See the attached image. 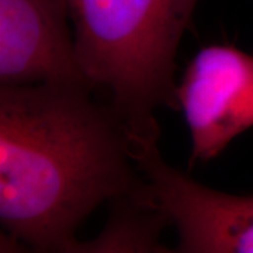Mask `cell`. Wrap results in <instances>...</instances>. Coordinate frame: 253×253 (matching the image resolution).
Instances as JSON below:
<instances>
[{
  "label": "cell",
  "instance_id": "cell-1",
  "mask_svg": "<svg viewBox=\"0 0 253 253\" xmlns=\"http://www.w3.org/2000/svg\"><path fill=\"white\" fill-rule=\"evenodd\" d=\"M145 186L126 126L89 84L0 86V224L13 246L76 253L93 211Z\"/></svg>",
  "mask_w": 253,
  "mask_h": 253
},
{
  "label": "cell",
  "instance_id": "cell-2",
  "mask_svg": "<svg viewBox=\"0 0 253 253\" xmlns=\"http://www.w3.org/2000/svg\"><path fill=\"white\" fill-rule=\"evenodd\" d=\"M87 83L129 134H159L161 107L179 109L180 40L199 0H66Z\"/></svg>",
  "mask_w": 253,
  "mask_h": 253
},
{
  "label": "cell",
  "instance_id": "cell-3",
  "mask_svg": "<svg viewBox=\"0 0 253 253\" xmlns=\"http://www.w3.org/2000/svg\"><path fill=\"white\" fill-rule=\"evenodd\" d=\"M151 200L177 234L173 252L253 253V194H229L193 180L165 161L159 135L128 134Z\"/></svg>",
  "mask_w": 253,
  "mask_h": 253
},
{
  "label": "cell",
  "instance_id": "cell-4",
  "mask_svg": "<svg viewBox=\"0 0 253 253\" xmlns=\"http://www.w3.org/2000/svg\"><path fill=\"white\" fill-rule=\"evenodd\" d=\"M177 104L191 135L190 165L212 161L253 126V55L203 48L177 83Z\"/></svg>",
  "mask_w": 253,
  "mask_h": 253
},
{
  "label": "cell",
  "instance_id": "cell-5",
  "mask_svg": "<svg viewBox=\"0 0 253 253\" xmlns=\"http://www.w3.org/2000/svg\"><path fill=\"white\" fill-rule=\"evenodd\" d=\"M68 20L66 0H0V86L89 84Z\"/></svg>",
  "mask_w": 253,
  "mask_h": 253
},
{
  "label": "cell",
  "instance_id": "cell-6",
  "mask_svg": "<svg viewBox=\"0 0 253 253\" xmlns=\"http://www.w3.org/2000/svg\"><path fill=\"white\" fill-rule=\"evenodd\" d=\"M166 226L146 184L138 194L114 200L104 229L91 241H81L76 252H172L159 241Z\"/></svg>",
  "mask_w": 253,
  "mask_h": 253
}]
</instances>
